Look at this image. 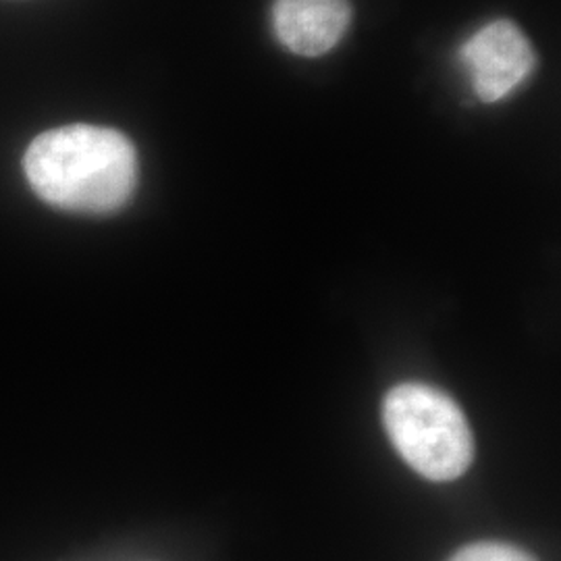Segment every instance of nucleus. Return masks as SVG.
<instances>
[{
	"instance_id": "f257e3e1",
	"label": "nucleus",
	"mask_w": 561,
	"mask_h": 561,
	"mask_svg": "<svg viewBox=\"0 0 561 561\" xmlns=\"http://www.w3.org/2000/svg\"><path fill=\"white\" fill-rule=\"evenodd\" d=\"M23 171L42 201L60 210L106 215L131 201L138 152L117 129L67 125L30 144Z\"/></svg>"
},
{
	"instance_id": "f03ea898",
	"label": "nucleus",
	"mask_w": 561,
	"mask_h": 561,
	"mask_svg": "<svg viewBox=\"0 0 561 561\" xmlns=\"http://www.w3.org/2000/svg\"><path fill=\"white\" fill-rule=\"evenodd\" d=\"M382 424L401 460L428 481H456L472 466V428L442 389L424 382L396 385L382 401Z\"/></svg>"
},
{
	"instance_id": "7ed1b4c3",
	"label": "nucleus",
	"mask_w": 561,
	"mask_h": 561,
	"mask_svg": "<svg viewBox=\"0 0 561 561\" xmlns=\"http://www.w3.org/2000/svg\"><path fill=\"white\" fill-rule=\"evenodd\" d=\"M461 69L481 102L507 99L537 67L533 44L516 23L495 20L477 30L458 53Z\"/></svg>"
},
{
	"instance_id": "20e7f679",
	"label": "nucleus",
	"mask_w": 561,
	"mask_h": 561,
	"mask_svg": "<svg viewBox=\"0 0 561 561\" xmlns=\"http://www.w3.org/2000/svg\"><path fill=\"white\" fill-rule=\"evenodd\" d=\"M350 21V0H275L273 4V32L280 46L298 57L333 50Z\"/></svg>"
},
{
	"instance_id": "39448f33",
	"label": "nucleus",
	"mask_w": 561,
	"mask_h": 561,
	"mask_svg": "<svg viewBox=\"0 0 561 561\" xmlns=\"http://www.w3.org/2000/svg\"><path fill=\"white\" fill-rule=\"evenodd\" d=\"M449 561H539L516 545L502 541H477L458 549Z\"/></svg>"
}]
</instances>
